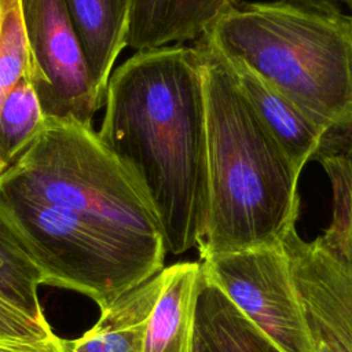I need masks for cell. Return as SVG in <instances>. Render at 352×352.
Listing matches in <instances>:
<instances>
[{
  "mask_svg": "<svg viewBox=\"0 0 352 352\" xmlns=\"http://www.w3.org/2000/svg\"><path fill=\"white\" fill-rule=\"evenodd\" d=\"M43 283V274L18 230L0 209V297L26 315L44 320L37 293Z\"/></svg>",
  "mask_w": 352,
  "mask_h": 352,
  "instance_id": "cell-15",
  "label": "cell"
},
{
  "mask_svg": "<svg viewBox=\"0 0 352 352\" xmlns=\"http://www.w3.org/2000/svg\"><path fill=\"white\" fill-rule=\"evenodd\" d=\"M195 352H280L216 286L204 279L197 305Z\"/></svg>",
  "mask_w": 352,
  "mask_h": 352,
  "instance_id": "cell-14",
  "label": "cell"
},
{
  "mask_svg": "<svg viewBox=\"0 0 352 352\" xmlns=\"http://www.w3.org/2000/svg\"><path fill=\"white\" fill-rule=\"evenodd\" d=\"M0 209L18 230L44 285L81 293L100 311L165 268L164 242L113 231L1 187Z\"/></svg>",
  "mask_w": 352,
  "mask_h": 352,
  "instance_id": "cell-5",
  "label": "cell"
},
{
  "mask_svg": "<svg viewBox=\"0 0 352 352\" xmlns=\"http://www.w3.org/2000/svg\"><path fill=\"white\" fill-rule=\"evenodd\" d=\"M289 99L327 135V154H352V18L280 0L248 3L205 34Z\"/></svg>",
  "mask_w": 352,
  "mask_h": 352,
  "instance_id": "cell-3",
  "label": "cell"
},
{
  "mask_svg": "<svg viewBox=\"0 0 352 352\" xmlns=\"http://www.w3.org/2000/svg\"><path fill=\"white\" fill-rule=\"evenodd\" d=\"M0 352H70L69 340L55 333L41 340H6L0 338Z\"/></svg>",
  "mask_w": 352,
  "mask_h": 352,
  "instance_id": "cell-20",
  "label": "cell"
},
{
  "mask_svg": "<svg viewBox=\"0 0 352 352\" xmlns=\"http://www.w3.org/2000/svg\"><path fill=\"white\" fill-rule=\"evenodd\" d=\"M224 59L258 118L298 169L327 153V135L319 125L248 66Z\"/></svg>",
  "mask_w": 352,
  "mask_h": 352,
  "instance_id": "cell-10",
  "label": "cell"
},
{
  "mask_svg": "<svg viewBox=\"0 0 352 352\" xmlns=\"http://www.w3.org/2000/svg\"><path fill=\"white\" fill-rule=\"evenodd\" d=\"M52 334L47 319H34L0 297V338L32 341Z\"/></svg>",
  "mask_w": 352,
  "mask_h": 352,
  "instance_id": "cell-19",
  "label": "cell"
},
{
  "mask_svg": "<svg viewBox=\"0 0 352 352\" xmlns=\"http://www.w3.org/2000/svg\"><path fill=\"white\" fill-rule=\"evenodd\" d=\"M340 1H342L344 4H346V7L351 10V12H352V0H340Z\"/></svg>",
  "mask_w": 352,
  "mask_h": 352,
  "instance_id": "cell-23",
  "label": "cell"
},
{
  "mask_svg": "<svg viewBox=\"0 0 352 352\" xmlns=\"http://www.w3.org/2000/svg\"><path fill=\"white\" fill-rule=\"evenodd\" d=\"M162 287V271L100 311L81 337L69 340L70 352H143L148 320Z\"/></svg>",
  "mask_w": 352,
  "mask_h": 352,
  "instance_id": "cell-13",
  "label": "cell"
},
{
  "mask_svg": "<svg viewBox=\"0 0 352 352\" xmlns=\"http://www.w3.org/2000/svg\"><path fill=\"white\" fill-rule=\"evenodd\" d=\"M204 77L208 213L199 261L283 243L300 214L298 169L258 118L206 36L194 41Z\"/></svg>",
  "mask_w": 352,
  "mask_h": 352,
  "instance_id": "cell-2",
  "label": "cell"
},
{
  "mask_svg": "<svg viewBox=\"0 0 352 352\" xmlns=\"http://www.w3.org/2000/svg\"><path fill=\"white\" fill-rule=\"evenodd\" d=\"M351 18H352V12H351Z\"/></svg>",
  "mask_w": 352,
  "mask_h": 352,
  "instance_id": "cell-24",
  "label": "cell"
},
{
  "mask_svg": "<svg viewBox=\"0 0 352 352\" xmlns=\"http://www.w3.org/2000/svg\"><path fill=\"white\" fill-rule=\"evenodd\" d=\"M292 272L314 338L352 352V268L308 243L292 254Z\"/></svg>",
  "mask_w": 352,
  "mask_h": 352,
  "instance_id": "cell-8",
  "label": "cell"
},
{
  "mask_svg": "<svg viewBox=\"0 0 352 352\" xmlns=\"http://www.w3.org/2000/svg\"><path fill=\"white\" fill-rule=\"evenodd\" d=\"M316 352H338L333 345L322 341V340H316Z\"/></svg>",
  "mask_w": 352,
  "mask_h": 352,
  "instance_id": "cell-22",
  "label": "cell"
},
{
  "mask_svg": "<svg viewBox=\"0 0 352 352\" xmlns=\"http://www.w3.org/2000/svg\"><path fill=\"white\" fill-rule=\"evenodd\" d=\"M92 81L104 98L113 66L126 47L132 0H65Z\"/></svg>",
  "mask_w": 352,
  "mask_h": 352,
  "instance_id": "cell-12",
  "label": "cell"
},
{
  "mask_svg": "<svg viewBox=\"0 0 352 352\" xmlns=\"http://www.w3.org/2000/svg\"><path fill=\"white\" fill-rule=\"evenodd\" d=\"M0 187L113 231L165 243L148 199L92 126L45 117L38 138L0 176Z\"/></svg>",
  "mask_w": 352,
  "mask_h": 352,
  "instance_id": "cell-4",
  "label": "cell"
},
{
  "mask_svg": "<svg viewBox=\"0 0 352 352\" xmlns=\"http://www.w3.org/2000/svg\"><path fill=\"white\" fill-rule=\"evenodd\" d=\"M204 287L199 261L162 270V287L153 308L143 352H195L197 305Z\"/></svg>",
  "mask_w": 352,
  "mask_h": 352,
  "instance_id": "cell-11",
  "label": "cell"
},
{
  "mask_svg": "<svg viewBox=\"0 0 352 352\" xmlns=\"http://www.w3.org/2000/svg\"><path fill=\"white\" fill-rule=\"evenodd\" d=\"M199 263L204 279L216 286L280 352H316L285 243L219 254Z\"/></svg>",
  "mask_w": 352,
  "mask_h": 352,
  "instance_id": "cell-6",
  "label": "cell"
},
{
  "mask_svg": "<svg viewBox=\"0 0 352 352\" xmlns=\"http://www.w3.org/2000/svg\"><path fill=\"white\" fill-rule=\"evenodd\" d=\"M30 80L45 117L92 126L96 89L65 0H21Z\"/></svg>",
  "mask_w": 352,
  "mask_h": 352,
  "instance_id": "cell-7",
  "label": "cell"
},
{
  "mask_svg": "<svg viewBox=\"0 0 352 352\" xmlns=\"http://www.w3.org/2000/svg\"><path fill=\"white\" fill-rule=\"evenodd\" d=\"M30 76V56L21 0H0V110L16 85Z\"/></svg>",
  "mask_w": 352,
  "mask_h": 352,
  "instance_id": "cell-18",
  "label": "cell"
},
{
  "mask_svg": "<svg viewBox=\"0 0 352 352\" xmlns=\"http://www.w3.org/2000/svg\"><path fill=\"white\" fill-rule=\"evenodd\" d=\"M239 0H132L126 47L154 50L205 36Z\"/></svg>",
  "mask_w": 352,
  "mask_h": 352,
  "instance_id": "cell-9",
  "label": "cell"
},
{
  "mask_svg": "<svg viewBox=\"0 0 352 352\" xmlns=\"http://www.w3.org/2000/svg\"><path fill=\"white\" fill-rule=\"evenodd\" d=\"M297 8H302L312 12L334 15L341 12L340 0H280Z\"/></svg>",
  "mask_w": 352,
  "mask_h": 352,
  "instance_id": "cell-21",
  "label": "cell"
},
{
  "mask_svg": "<svg viewBox=\"0 0 352 352\" xmlns=\"http://www.w3.org/2000/svg\"><path fill=\"white\" fill-rule=\"evenodd\" d=\"M45 116L30 76L21 78L0 110V176L33 144Z\"/></svg>",
  "mask_w": 352,
  "mask_h": 352,
  "instance_id": "cell-16",
  "label": "cell"
},
{
  "mask_svg": "<svg viewBox=\"0 0 352 352\" xmlns=\"http://www.w3.org/2000/svg\"><path fill=\"white\" fill-rule=\"evenodd\" d=\"M98 132L136 180L161 224L168 253L197 248L208 213L204 77L197 50L136 51L113 70Z\"/></svg>",
  "mask_w": 352,
  "mask_h": 352,
  "instance_id": "cell-1",
  "label": "cell"
},
{
  "mask_svg": "<svg viewBox=\"0 0 352 352\" xmlns=\"http://www.w3.org/2000/svg\"><path fill=\"white\" fill-rule=\"evenodd\" d=\"M316 161L331 186L333 213L329 227L314 243L352 268V154H327Z\"/></svg>",
  "mask_w": 352,
  "mask_h": 352,
  "instance_id": "cell-17",
  "label": "cell"
}]
</instances>
